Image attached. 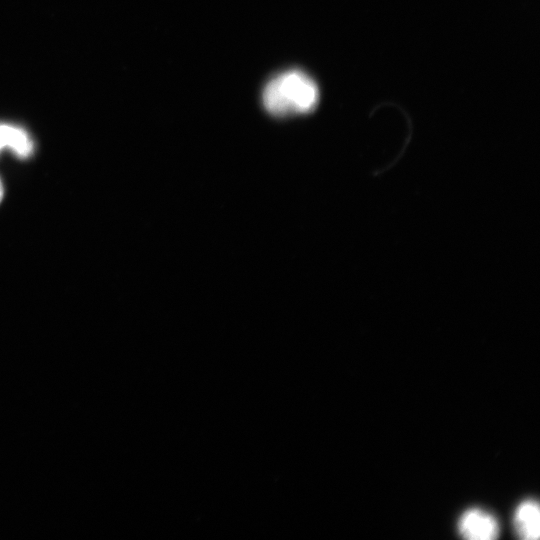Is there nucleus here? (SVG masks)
Returning a JSON list of instances; mask_svg holds the SVG:
<instances>
[{
	"label": "nucleus",
	"mask_w": 540,
	"mask_h": 540,
	"mask_svg": "<svg viewBox=\"0 0 540 540\" xmlns=\"http://www.w3.org/2000/svg\"><path fill=\"white\" fill-rule=\"evenodd\" d=\"M514 527L517 535L525 540H536L540 534V514L534 500L522 501L514 513Z\"/></svg>",
	"instance_id": "nucleus-3"
},
{
	"label": "nucleus",
	"mask_w": 540,
	"mask_h": 540,
	"mask_svg": "<svg viewBox=\"0 0 540 540\" xmlns=\"http://www.w3.org/2000/svg\"><path fill=\"white\" fill-rule=\"evenodd\" d=\"M459 534L469 540H491L499 535V525L494 516L481 509L465 511L458 521Z\"/></svg>",
	"instance_id": "nucleus-2"
},
{
	"label": "nucleus",
	"mask_w": 540,
	"mask_h": 540,
	"mask_svg": "<svg viewBox=\"0 0 540 540\" xmlns=\"http://www.w3.org/2000/svg\"><path fill=\"white\" fill-rule=\"evenodd\" d=\"M10 149L19 158H28L34 150L29 134L19 126L0 123V152Z\"/></svg>",
	"instance_id": "nucleus-4"
},
{
	"label": "nucleus",
	"mask_w": 540,
	"mask_h": 540,
	"mask_svg": "<svg viewBox=\"0 0 540 540\" xmlns=\"http://www.w3.org/2000/svg\"><path fill=\"white\" fill-rule=\"evenodd\" d=\"M2 198H3V185H2V182L0 180V202H1Z\"/></svg>",
	"instance_id": "nucleus-5"
},
{
	"label": "nucleus",
	"mask_w": 540,
	"mask_h": 540,
	"mask_svg": "<svg viewBox=\"0 0 540 540\" xmlns=\"http://www.w3.org/2000/svg\"><path fill=\"white\" fill-rule=\"evenodd\" d=\"M319 99L315 82L299 70L284 72L265 86L262 101L274 116H290L313 110Z\"/></svg>",
	"instance_id": "nucleus-1"
}]
</instances>
